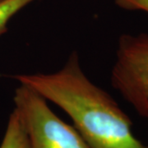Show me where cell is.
I'll return each instance as SVG.
<instances>
[{
    "label": "cell",
    "instance_id": "6da1fadb",
    "mask_svg": "<svg viewBox=\"0 0 148 148\" xmlns=\"http://www.w3.org/2000/svg\"><path fill=\"white\" fill-rule=\"evenodd\" d=\"M13 78L62 109L90 148H147L135 138L130 118L116 101L86 76L77 53L53 73Z\"/></svg>",
    "mask_w": 148,
    "mask_h": 148
},
{
    "label": "cell",
    "instance_id": "7a4b0ae2",
    "mask_svg": "<svg viewBox=\"0 0 148 148\" xmlns=\"http://www.w3.org/2000/svg\"><path fill=\"white\" fill-rule=\"evenodd\" d=\"M14 104L26 129L29 148H90L77 129L59 119L36 90L20 84L15 90Z\"/></svg>",
    "mask_w": 148,
    "mask_h": 148
},
{
    "label": "cell",
    "instance_id": "3957f363",
    "mask_svg": "<svg viewBox=\"0 0 148 148\" xmlns=\"http://www.w3.org/2000/svg\"><path fill=\"white\" fill-rule=\"evenodd\" d=\"M111 84L140 116L148 118V34L119 37Z\"/></svg>",
    "mask_w": 148,
    "mask_h": 148
},
{
    "label": "cell",
    "instance_id": "277c9868",
    "mask_svg": "<svg viewBox=\"0 0 148 148\" xmlns=\"http://www.w3.org/2000/svg\"><path fill=\"white\" fill-rule=\"evenodd\" d=\"M0 148H29L26 129L15 109L9 116Z\"/></svg>",
    "mask_w": 148,
    "mask_h": 148
},
{
    "label": "cell",
    "instance_id": "5b68a950",
    "mask_svg": "<svg viewBox=\"0 0 148 148\" xmlns=\"http://www.w3.org/2000/svg\"><path fill=\"white\" fill-rule=\"evenodd\" d=\"M36 0H1L0 1V36L8 31L11 19L27 5Z\"/></svg>",
    "mask_w": 148,
    "mask_h": 148
},
{
    "label": "cell",
    "instance_id": "8992f818",
    "mask_svg": "<svg viewBox=\"0 0 148 148\" xmlns=\"http://www.w3.org/2000/svg\"><path fill=\"white\" fill-rule=\"evenodd\" d=\"M117 6L129 11H144L148 13V0H114Z\"/></svg>",
    "mask_w": 148,
    "mask_h": 148
},
{
    "label": "cell",
    "instance_id": "52a82bcc",
    "mask_svg": "<svg viewBox=\"0 0 148 148\" xmlns=\"http://www.w3.org/2000/svg\"><path fill=\"white\" fill-rule=\"evenodd\" d=\"M0 1H1V0H0Z\"/></svg>",
    "mask_w": 148,
    "mask_h": 148
}]
</instances>
